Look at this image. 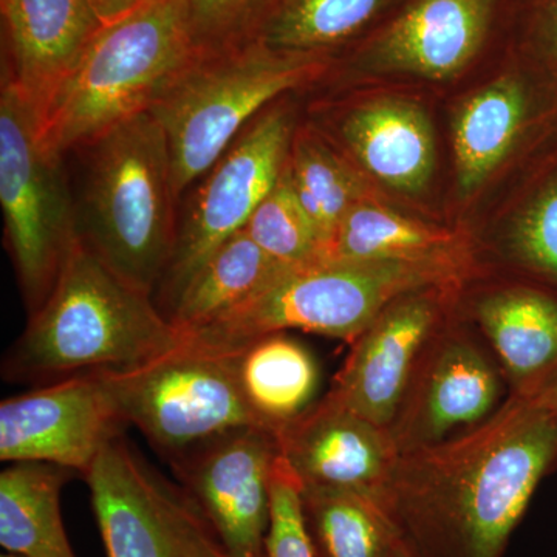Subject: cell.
<instances>
[{"instance_id": "obj_5", "label": "cell", "mask_w": 557, "mask_h": 557, "mask_svg": "<svg viewBox=\"0 0 557 557\" xmlns=\"http://www.w3.org/2000/svg\"><path fill=\"white\" fill-rule=\"evenodd\" d=\"M335 57L289 53L258 39L197 51L149 110L166 137L177 200L262 110L322 83Z\"/></svg>"}, {"instance_id": "obj_28", "label": "cell", "mask_w": 557, "mask_h": 557, "mask_svg": "<svg viewBox=\"0 0 557 557\" xmlns=\"http://www.w3.org/2000/svg\"><path fill=\"white\" fill-rule=\"evenodd\" d=\"M392 0H276L255 39L289 53H336L368 30Z\"/></svg>"}, {"instance_id": "obj_18", "label": "cell", "mask_w": 557, "mask_h": 557, "mask_svg": "<svg viewBox=\"0 0 557 557\" xmlns=\"http://www.w3.org/2000/svg\"><path fill=\"white\" fill-rule=\"evenodd\" d=\"M278 456L300 485L350 487L380 496L399 450L391 431L325 395L276 432Z\"/></svg>"}, {"instance_id": "obj_7", "label": "cell", "mask_w": 557, "mask_h": 557, "mask_svg": "<svg viewBox=\"0 0 557 557\" xmlns=\"http://www.w3.org/2000/svg\"><path fill=\"white\" fill-rule=\"evenodd\" d=\"M62 157L44 145L39 116L9 72L0 87V205L5 236L32 313L50 295L79 239Z\"/></svg>"}, {"instance_id": "obj_27", "label": "cell", "mask_w": 557, "mask_h": 557, "mask_svg": "<svg viewBox=\"0 0 557 557\" xmlns=\"http://www.w3.org/2000/svg\"><path fill=\"white\" fill-rule=\"evenodd\" d=\"M285 168L300 205L317 226L325 258L344 215L359 201L379 196V190L311 121L296 127Z\"/></svg>"}, {"instance_id": "obj_26", "label": "cell", "mask_w": 557, "mask_h": 557, "mask_svg": "<svg viewBox=\"0 0 557 557\" xmlns=\"http://www.w3.org/2000/svg\"><path fill=\"white\" fill-rule=\"evenodd\" d=\"M314 557H387L399 530L379 496L350 487L300 485Z\"/></svg>"}, {"instance_id": "obj_11", "label": "cell", "mask_w": 557, "mask_h": 557, "mask_svg": "<svg viewBox=\"0 0 557 557\" xmlns=\"http://www.w3.org/2000/svg\"><path fill=\"white\" fill-rule=\"evenodd\" d=\"M457 313L429 341L392 424L399 454L479 426L504 403V372L485 339Z\"/></svg>"}, {"instance_id": "obj_14", "label": "cell", "mask_w": 557, "mask_h": 557, "mask_svg": "<svg viewBox=\"0 0 557 557\" xmlns=\"http://www.w3.org/2000/svg\"><path fill=\"white\" fill-rule=\"evenodd\" d=\"M467 285L420 288L394 300L351 343L327 397L391 429L424 348L457 313Z\"/></svg>"}, {"instance_id": "obj_16", "label": "cell", "mask_w": 557, "mask_h": 557, "mask_svg": "<svg viewBox=\"0 0 557 557\" xmlns=\"http://www.w3.org/2000/svg\"><path fill=\"white\" fill-rule=\"evenodd\" d=\"M126 423L101 372L78 373L0 405V458L83 472Z\"/></svg>"}, {"instance_id": "obj_34", "label": "cell", "mask_w": 557, "mask_h": 557, "mask_svg": "<svg viewBox=\"0 0 557 557\" xmlns=\"http://www.w3.org/2000/svg\"><path fill=\"white\" fill-rule=\"evenodd\" d=\"M387 557H421L418 555L416 548L412 547V544L403 536L401 533L398 534L397 541L392 545L391 552H388Z\"/></svg>"}, {"instance_id": "obj_10", "label": "cell", "mask_w": 557, "mask_h": 557, "mask_svg": "<svg viewBox=\"0 0 557 557\" xmlns=\"http://www.w3.org/2000/svg\"><path fill=\"white\" fill-rule=\"evenodd\" d=\"M84 478L108 557H212L220 547L189 494L124 440L113 438Z\"/></svg>"}, {"instance_id": "obj_13", "label": "cell", "mask_w": 557, "mask_h": 557, "mask_svg": "<svg viewBox=\"0 0 557 557\" xmlns=\"http://www.w3.org/2000/svg\"><path fill=\"white\" fill-rule=\"evenodd\" d=\"M557 132V81L515 62L458 104L453 163L461 200L478 196L516 156L530 157Z\"/></svg>"}, {"instance_id": "obj_2", "label": "cell", "mask_w": 557, "mask_h": 557, "mask_svg": "<svg viewBox=\"0 0 557 557\" xmlns=\"http://www.w3.org/2000/svg\"><path fill=\"white\" fill-rule=\"evenodd\" d=\"M148 293L132 287L83 239L70 249L50 295L11 350L17 379L123 372L185 343Z\"/></svg>"}, {"instance_id": "obj_29", "label": "cell", "mask_w": 557, "mask_h": 557, "mask_svg": "<svg viewBox=\"0 0 557 557\" xmlns=\"http://www.w3.org/2000/svg\"><path fill=\"white\" fill-rule=\"evenodd\" d=\"M244 230L267 255L289 269L324 260V247L317 226L300 205L285 166Z\"/></svg>"}, {"instance_id": "obj_20", "label": "cell", "mask_w": 557, "mask_h": 557, "mask_svg": "<svg viewBox=\"0 0 557 557\" xmlns=\"http://www.w3.org/2000/svg\"><path fill=\"white\" fill-rule=\"evenodd\" d=\"M2 69L38 112L102 27L89 0H0Z\"/></svg>"}, {"instance_id": "obj_19", "label": "cell", "mask_w": 557, "mask_h": 557, "mask_svg": "<svg viewBox=\"0 0 557 557\" xmlns=\"http://www.w3.org/2000/svg\"><path fill=\"white\" fill-rule=\"evenodd\" d=\"M460 310L504 372L509 395H536L557 376V293L509 278L472 293Z\"/></svg>"}, {"instance_id": "obj_3", "label": "cell", "mask_w": 557, "mask_h": 557, "mask_svg": "<svg viewBox=\"0 0 557 557\" xmlns=\"http://www.w3.org/2000/svg\"><path fill=\"white\" fill-rule=\"evenodd\" d=\"M197 54L185 0H156L102 25L39 115L46 148L62 157L149 112Z\"/></svg>"}, {"instance_id": "obj_31", "label": "cell", "mask_w": 557, "mask_h": 557, "mask_svg": "<svg viewBox=\"0 0 557 557\" xmlns=\"http://www.w3.org/2000/svg\"><path fill=\"white\" fill-rule=\"evenodd\" d=\"M267 555L314 557L304 525L300 482L281 456H277L271 475V520Z\"/></svg>"}, {"instance_id": "obj_35", "label": "cell", "mask_w": 557, "mask_h": 557, "mask_svg": "<svg viewBox=\"0 0 557 557\" xmlns=\"http://www.w3.org/2000/svg\"><path fill=\"white\" fill-rule=\"evenodd\" d=\"M531 397L536 398L541 405L547 406L549 409L557 410V376L548 384V386L542 388L539 394L531 395Z\"/></svg>"}, {"instance_id": "obj_22", "label": "cell", "mask_w": 557, "mask_h": 557, "mask_svg": "<svg viewBox=\"0 0 557 557\" xmlns=\"http://www.w3.org/2000/svg\"><path fill=\"white\" fill-rule=\"evenodd\" d=\"M324 260L438 262L480 274L469 231L412 218L379 196L359 201L344 215Z\"/></svg>"}, {"instance_id": "obj_6", "label": "cell", "mask_w": 557, "mask_h": 557, "mask_svg": "<svg viewBox=\"0 0 557 557\" xmlns=\"http://www.w3.org/2000/svg\"><path fill=\"white\" fill-rule=\"evenodd\" d=\"M467 267L398 260H321L282 274L269 287L186 339L211 350H237L270 333H317L354 343L394 300L437 285H467Z\"/></svg>"}, {"instance_id": "obj_21", "label": "cell", "mask_w": 557, "mask_h": 557, "mask_svg": "<svg viewBox=\"0 0 557 557\" xmlns=\"http://www.w3.org/2000/svg\"><path fill=\"white\" fill-rule=\"evenodd\" d=\"M472 240L480 274L493 263L557 293V132L523 164L507 211Z\"/></svg>"}, {"instance_id": "obj_1", "label": "cell", "mask_w": 557, "mask_h": 557, "mask_svg": "<svg viewBox=\"0 0 557 557\" xmlns=\"http://www.w3.org/2000/svg\"><path fill=\"white\" fill-rule=\"evenodd\" d=\"M557 468V410L509 395L486 421L399 454L379 496L421 557H502Z\"/></svg>"}, {"instance_id": "obj_25", "label": "cell", "mask_w": 557, "mask_h": 557, "mask_svg": "<svg viewBox=\"0 0 557 557\" xmlns=\"http://www.w3.org/2000/svg\"><path fill=\"white\" fill-rule=\"evenodd\" d=\"M67 469L22 461L0 474V545L20 557H76L62 525Z\"/></svg>"}, {"instance_id": "obj_24", "label": "cell", "mask_w": 557, "mask_h": 557, "mask_svg": "<svg viewBox=\"0 0 557 557\" xmlns=\"http://www.w3.org/2000/svg\"><path fill=\"white\" fill-rule=\"evenodd\" d=\"M289 270L242 230L223 242L190 277L172 302L168 318L183 335L196 332L247 302Z\"/></svg>"}, {"instance_id": "obj_8", "label": "cell", "mask_w": 557, "mask_h": 557, "mask_svg": "<svg viewBox=\"0 0 557 557\" xmlns=\"http://www.w3.org/2000/svg\"><path fill=\"white\" fill-rule=\"evenodd\" d=\"M101 373L123 420L171 456L239 429L262 428L242 395L231 354L185 339L148 364Z\"/></svg>"}, {"instance_id": "obj_32", "label": "cell", "mask_w": 557, "mask_h": 557, "mask_svg": "<svg viewBox=\"0 0 557 557\" xmlns=\"http://www.w3.org/2000/svg\"><path fill=\"white\" fill-rule=\"evenodd\" d=\"M522 58L557 81V0H530Z\"/></svg>"}, {"instance_id": "obj_4", "label": "cell", "mask_w": 557, "mask_h": 557, "mask_svg": "<svg viewBox=\"0 0 557 557\" xmlns=\"http://www.w3.org/2000/svg\"><path fill=\"white\" fill-rule=\"evenodd\" d=\"M86 149L81 239L127 284L152 295L170 267L178 228L164 132L152 113H139Z\"/></svg>"}, {"instance_id": "obj_9", "label": "cell", "mask_w": 557, "mask_h": 557, "mask_svg": "<svg viewBox=\"0 0 557 557\" xmlns=\"http://www.w3.org/2000/svg\"><path fill=\"white\" fill-rule=\"evenodd\" d=\"M298 124L296 106L287 95L262 110L201 177L161 281L171 306L209 256L245 228L274 188Z\"/></svg>"}, {"instance_id": "obj_12", "label": "cell", "mask_w": 557, "mask_h": 557, "mask_svg": "<svg viewBox=\"0 0 557 557\" xmlns=\"http://www.w3.org/2000/svg\"><path fill=\"white\" fill-rule=\"evenodd\" d=\"M498 0H412L381 30L335 58L336 87L379 79L449 81L479 57Z\"/></svg>"}, {"instance_id": "obj_15", "label": "cell", "mask_w": 557, "mask_h": 557, "mask_svg": "<svg viewBox=\"0 0 557 557\" xmlns=\"http://www.w3.org/2000/svg\"><path fill=\"white\" fill-rule=\"evenodd\" d=\"M311 123L376 190L417 199L437 170L434 124L420 101L398 94H355L319 104Z\"/></svg>"}, {"instance_id": "obj_30", "label": "cell", "mask_w": 557, "mask_h": 557, "mask_svg": "<svg viewBox=\"0 0 557 557\" xmlns=\"http://www.w3.org/2000/svg\"><path fill=\"white\" fill-rule=\"evenodd\" d=\"M276 0H185L197 51H214L248 42Z\"/></svg>"}, {"instance_id": "obj_36", "label": "cell", "mask_w": 557, "mask_h": 557, "mask_svg": "<svg viewBox=\"0 0 557 557\" xmlns=\"http://www.w3.org/2000/svg\"><path fill=\"white\" fill-rule=\"evenodd\" d=\"M212 557H236V556L230 555V553L226 552V549L223 548L222 545H220V547L218 549H215L214 556H212ZM259 557H269V555H263V556H259Z\"/></svg>"}, {"instance_id": "obj_17", "label": "cell", "mask_w": 557, "mask_h": 557, "mask_svg": "<svg viewBox=\"0 0 557 557\" xmlns=\"http://www.w3.org/2000/svg\"><path fill=\"white\" fill-rule=\"evenodd\" d=\"M277 456L274 432L245 428L177 457L186 493L230 555H267Z\"/></svg>"}, {"instance_id": "obj_37", "label": "cell", "mask_w": 557, "mask_h": 557, "mask_svg": "<svg viewBox=\"0 0 557 557\" xmlns=\"http://www.w3.org/2000/svg\"><path fill=\"white\" fill-rule=\"evenodd\" d=\"M2 557H20V556L10 555V553H7V555H2Z\"/></svg>"}, {"instance_id": "obj_23", "label": "cell", "mask_w": 557, "mask_h": 557, "mask_svg": "<svg viewBox=\"0 0 557 557\" xmlns=\"http://www.w3.org/2000/svg\"><path fill=\"white\" fill-rule=\"evenodd\" d=\"M228 354L242 395L263 429L276 434L317 403L321 379L317 359L287 333L259 336Z\"/></svg>"}, {"instance_id": "obj_33", "label": "cell", "mask_w": 557, "mask_h": 557, "mask_svg": "<svg viewBox=\"0 0 557 557\" xmlns=\"http://www.w3.org/2000/svg\"><path fill=\"white\" fill-rule=\"evenodd\" d=\"M102 25L119 21L156 0H89Z\"/></svg>"}]
</instances>
